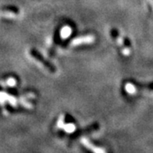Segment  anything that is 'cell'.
Here are the masks:
<instances>
[{"instance_id":"6da1fadb","label":"cell","mask_w":153,"mask_h":153,"mask_svg":"<svg viewBox=\"0 0 153 153\" xmlns=\"http://www.w3.org/2000/svg\"><path fill=\"white\" fill-rule=\"evenodd\" d=\"M111 36L120 47L121 51L124 55H129L131 51V44L127 38H122L117 29L111 30Z\"/></svg>"},{"instance_id":"7a4b0ae2","label":"cell","mask_w":153,"mask_h":153,"mask_svg":"<svg viewBox=\"0 0 153 153\" xmlns=\"http://www.w3.org/2000/svg\"><path fill=\"white\" fill-rule=\"evenodd\" d=\"M30 55L33 57L34 60H36L37 61H38L40 64H42V65H43V66H44L49 71L53 72V73L56 71L55 66H54L51 62H49V60H46L44 56L38 52V50H36L35 49H32L30 50Z\"/></svg>"},{"instance_id":"3957f363","label":"cell","mask_w":153,"mask_h":153,"mask_svg":"<svg viewBox=\"0 0 153 153\" xmlns=\"http://www.w3.org/2000/svg\"><path fill=\"white\" fill-rule=\"evenodd\" d=\"M125 90L129 94H134L137 91L153 92V82L148 84H140V85H135L134 83L128 82L125 85Z\"/></svg>"},{"instance_id":"277c9868","label":"cell","mask_w":153,"mask_h":153,"mask_svg":"<svg viewBox=\"0 0 153 153\" xmlns=\"http://www.w3.org/2000/svg\"><path fill=\"white\" fill-rule=\"evenodd\" d=\"M94 38L93 36H86V37H81V38H75L74 40H72V43H71L72 45H76V44H84V43H91L93 42Z\"/></svg>"},{"instance_id":"5b68a950","label":"cell","mask_w":153,"mask_h":153,"mask_svg":"<svg viewBox=\"0 0 153 153\" xmlns=\"http://www.w3.org/2000/svg\"><path fill=\"white\" fill-rule=\"evenodd\" d=\"M152 2H153V0H152Z\"/></svg>"}]
</instances>
